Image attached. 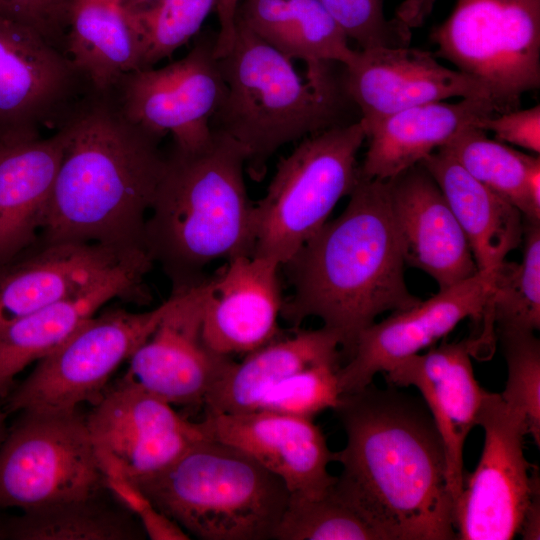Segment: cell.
Returning <instances> with one entry per match:
<instances>
[{
    "instance_id": "obj_1",
    "label": "cell",
    "mask_w": 540,
    "mask_h": 540,
    "mask_svg": "<svg viewBox=\"0 0 540 540\" xmlns=\"http://www.w3.org/2000/svg\"><path fill=\"white\" fill-rule=\"evenodd\" d=\"M335 492L383 540H457L444 445L423 399L396 386L342 394Z\"/></svg>"
},
{
    "instance_id": "obj_2",
    "label": "cell",
    "mask_w": 540,
    "mask_h": 540,
    "mask_svg": "<svg viewBox=\"0 0 540 540\" xmlns=\"http://www.w3.org/2000/svg\"><path fill=\"white\" fill-rule=\"evenodd\" d=\"M60 129L63 154L39 235L146 250L163 137L130 121L110 92L92 91Z\"/></svg>"
},
{
    "instance_id": "obj_3",
    "label": "cell",
    "mask_w": 540,
    "mask_h": 540,
    "mask_svg": "<svg viewBox=\"0 0 540 540\" xmlns=\"http://www.w3.org/2000/svg\"><path fill=\"white\" fill-rule=\"evenodd\" d=\"M348 196L343 212L281 266L291 286L281 316L295 326L319 318L349 358L359 334L379 315L421 300L405 282L386 180L359 176Z\"/></svg>"
},
{
    "instance_id": "obj_4",
    "label": "cell",
    "mask_w": 540,
    "mask_h": 540,
    "mask_svg": "<svg viewBox=\"0 0 540 540\" xmlns=\"http://www.w3.org/2000/svg\"><path fill=\"white\" fill-rule=\"evenodd\" d=\"M247 155L228 135L212 128L193 149H173L144 229V246L172 284V292L192 288L217 260L252 256L254 203L245 183Z\"/></svg>"
},
{
    "instance_id": "obj_5",
    "label": "cell",
    "mask_w": 540,
    "mask_h": 540,
    "mask_svg": "<svg viewBox=\"0 0 540 540\" xmlns=\"http://www.w3.org/2000/svg\"><path fill=\"white\" fill-rule=\"evenodd\" d=\"M219 64L226 91L211 127L243 147L246 173L255 181L283 146L351 123L345 115L354 104L337 63L307 65L302 76L293 60L236 19L233 45Z\"/></svg>"
},
{
    "instance_id": "obj_6",
    "label": "cell",
    "mask_w": 540,
    "mask_h": 540,
    "mask_svg": "<svg viewBox=\"0 0 540 540\" xmlns=\"http://www.w3.org/2000/svg\"><path fill=\"white\" fill-rule=\"evenodd\" d=\"M132 481L160 511L202 540L273 539L290 498L278 476L212 437L165 469Z\"/></svg>"
},
{
    "instance_id": "obj_7",
    "label": "cell",
    "mask_w": 540,
    "mask_h": 540,
    "mask_svg": "<svg viewBox=\"0 0 540 540\" xmlns=\"http://www.w3.org/2000/svg\"><path fill=\"white\" fill-rule=\"evenodd\" d=\"M365 139L358 119L300 140L280 159L266 193L254 203L253 256L282 266L318 232L356 185Z\"/></svg>"
},
{
    "instance_id": "obj_8",
    "label": "cell",
    "mask_w": 540,
    "mask_h": 540,
    "mask_svg": "<svg viewBox=\"0 0 540 540\" xmlns=\"http://www.w3.org/2000/svg\"><path fill=\"white\" fill-rule=\"evenodd\" d=\"M104 476L85 415L21 412L0 445V507L23 512L96 499Z\"/></svg>"
},
{
    "instance_id": "obj_9",
    "label": "cell",
    "mask_w": 540,
    "mask_h": 540,
    "mask_svg": "<svg viewBox=\"0 0 540 540\" xmlns=\"http://www.w3.org/2000/svg\"><path fill=\"white\" fill-rule=\"evenodd\" d=\"M434 54L480 81L501 112L540 86V0H457Z\"/></svg>"
},
{
    "instance_id": "obj_10",
    "label": "cell",
    "mask_w": 540,
    "mask_h": 540,
    "mask_svg": "<svg viewBox=\"0 0 540 540\" xmlns=\"http://www.w3.org/2000/svg\"><path fill=\"white\" fill-rule=\"evenodd\" d=\"M175 295L156 308L131 312L106 309L40 359L30 375L6 397L8 412L71 411L95 404L118 366L155 331Z\"/></svg>"
},
{
    "instance_id": "obj_11",
    "label": "cell",
    "mask_w": 540,
    "mask_h": 540,
    "mask_svg": "<svg viewBox=\"0 0 540 540\" xmlns=\"http://www.w3.org/2000/svg\"><path fill=\"white\" fill-rule=\"evenodd\" d=\"M484 431L479 462L464 472L454 504L457 540H511L540 492L539 471L524 454V416L500 393H486L477 418Z\"/></svg>"
},
{
    "instance_id": "obj_12",
    "label": "cell",
    "mask_w": 540,
    "mask_h": 540,
    "mask_svg": "<svg viewBox=\"0 0 540 540\" xmlns=\"http://www.w3.org/2000/svg\"><path fill=\"white\" fill-rule=\"evenodd\" d=\"M215 39L202 35L181 59L129 72L108 92L136 125L161 137L170 134L177 148H196L210 138L226 91Z\"/></svg>"
},
{
    "instance_id": "obj_13",
    "label": "cell",
    "mask_w": 540,
    "mask_h": 540,
    "mask_svg": "<svg viewBox=\"0 0 540 540\" xmlns=\"http://www.w3.org/2000/svg\"><path fill=\"white\" fill-rule=\"evenodd\" d=\"M92 91L65 52L0 15V141L57 131Z\"/></svg>"
},
{
    "instance_id": "obj_14",
    "label": "cell",
    "mask_w": 540,
    "mask_h": 540,
    "mask_svg": "<svg viewBox=\"0 0 540 540\" xmlns=\"http://www.w3.org/2000/svg\"><path fill=\"white\" fill-rule=\"evenodd\" d=\"M101 470L134 480L157 473L198 441L203 422L183 418L172 404L122 377L85 415Z\"/></svg>"
},
{
    "instance_id": "obj_15",
    "label": "cell",
    "mask_w": 540,
    "mask_h": 540,
    "mask_svg": "<svg viewBox=\"0 0 540 540\" xmlns=\"http://www.w3.org/2000/svg\"><path fill=\"white\" fill-rule=\"evenodd\" d=\"M495 270L478 271L363 330L347 363L338 369L342 394L364 389L377 373H385L400 361L421 353L462 320H482L492 295Z\"/></svg>"
},
{
    "instance_id": "obj_16",
    "label": "cell",
    "mask_w": 540,
    "mask_h": 540,
    "mask_svg": "<svg viewBox=\"0 0 540 540\" xmlns=\"http://www.w3.org/2000/svg\"><path fill=\"white\" fill-rule=\"evenodd\" d=\"M205 281L172 292L173 305L128 359L124 377L172 405H203L235 362L213 352L203 340Z\"/></svg>"
},
{
    "instance_id": "obj_17",
    "label": "cell",
    "mask_w": 540,
    "mask_h": 540,
    "mask_svg": "<svg viewBox=\"0 0 540 540\" xmlns=\"http://www.w3.org/2000/svg\"><path fill=\"white\" fill-rule=\"evenodd\" d=\"M146 256L149 254L144 249L124 250L38 235L32 244L0 264V329L84 292Z\"/></svg>"
},
{
    "instance_id": "obj_18",
    "label": "cell",
    "mask_w": 540,
    "mask_h": 540,
    "mask_svg": "<svg viewBox=\"0 0 540 540\" xmlns=\"http://www.w3.org/2000/svg\"><path fill=\"white\" fill-rule=\"evenodd\" d=\"M436 58L409 46L358 50L354 61L343 66V84L364 127L403 109L455 97L494 102L480 81Z\"/></svg>"
},
{
    "instance_id": "obj_19",
    "label": "cell",
    "mask_w": 540,
    "mask_h": 540,
    "mask_svg": "<svg viewBox=\"0 0 540 540\" xmlns=\"http://www.w3.org/2000/svg\"><path fill=\"white\" fill-rule=\"evenodd\" d=\"M479 357L475 337L442 343L410 356L385 372L389 385L420 392L444 445L447 482L454 504L461 492L463 451L487 393L475 378L471 357Z\"/></svg>"
},
{
    "instance_id": "obj_20",
    "label": "cell",
    "mask_w": 540,
    "mask_h": 540,
    "mask_svg": "<svg viewBox=\"0 0 540 540\" xmlns=\"http://www.w3.org/2000/svg\"><path fill=\"white\" fill-rule=\"evenodd\" d=\"M210 437L230 444L278 476L291 497L315 498L333 486L332 451L313 419L255 410L206 414Z\"/></svg>"
},
{
    "instance_id": "obj_21",
    "label": "cell",
    "mask_w": 540,
    "mask_h": 540,
    "mask_svg": "<svg viewBox=\"0 0 540 540\" xmlns=\"http://www.w3.org/2000/svg\"><path fill=\"white\" fill-rule=\"evenodd\" d=\"M405 264L449 288L478 272L467 238L438 184L420 163L386 180Z\"/></svg>"
},
{
    "instance_id": "obj_22",
    "label": "cell",
    "mask_w": 540,
    "mask_h": 540,
    "mask_svg": "<svg viewBox=\"0 0 540 540\" xmlns=\"http://www.w3.org/2000/svg\"><path fill=\"white\" fill-rule=\"evenodd\" d=\"M280 268L268 258L239 256L206 279L202 337L209 349L246 355L277 339L284 300Z\"/></svg>"
},
{
    "instance_id": "obj_23",
    "label": "cell",
    "mask_w": 540,
    "mask_h": 540,
    "mask_svg": "<svg viewBox=\"0 0 540 540\" xmlns=\"http://www.w3.org/2000/svg\"><path fill=\"white\" fill-rule=\"evenodd\" d=\"M143 257L77 295L23 316L0 329V400L6 399L16 375L63 344L106 303L119 299L147 304L145 282L153 266Z\"/></svg>"
},
{
    "instance_id": "obj_24",
    "label": "cell",
    "mask_w": 540,
    "mask_h": 540,
    "mask_svg": "<svg viewBox=\"0 0 540 540\" xmlns=\"http://www.w3.org/2000/svg\"><path fill=\"white\" fill-rule=\"evenodd\" d=\"M500 113L484 98H462L413 106L364 127L369 146L361 166L365 179L388 180L419 164L461 130Z\"/></svg>"
},
{
    "instance_id": "obj_25",
    "label": "cell",
    "mask_w": 540,
    "mask_h": 540,
    "mask_svg": "<svg viewBox=\"0 0 540 540\" xmlns=\"http://www.w3.org/2000/svg\"><path fill=\"white\" fill-rule=\"evenodd\" d=\"M62 154L61 129L0 141V264L37 239Z\"/></svg>"
},
{
    "instance_id": "obj_26",
    "label": "cell",
    "mask_w": 540,
    "mask_h": 540,
    "mask_svg": "<svg viewBox=\"0 0 540 540\" xmlns=\"http://www.w3.org/2000/svg\"><path fill=\"white\" fill-rule=\"evenodd\" d=\"M434 178L461 226L478 271H493L523 239L524 216L473 178L446 150L420 162Z\"/></svg>"
},
{
    "instance_id": "obj_27",
    "label": "cell",
    "mask_w": 540,
    "mask_h": 540,
    "mask_svg": "<svg viewBox=\"0 0 540 540\" xmlns=\"http://www.w3.org/2000/svg\"><path fill=\"white\" fill-rule=\"evenodd\" d=\"M340 339L322 326L275 339L234 362L208 393L206 414L255 411L265 393L296 372L321 363H338Z\"/></svg>"
},
{
    "instance_id": "obj_28",
    "label": "cell",
    "mask_w": 540,
    "mask_h": 540,
    "mask_svg": "<svg viewBox=\"0 0 540 540\" xmlns=\"http://www.w3.org/2000/svg\"><path fill=\"white\" fill-rule=\"evenodd\" d=\"M66 54L93 91H110L121 77L140 69V50L125 13L116 3L76 0Z\"/></svg>"
},
{
    "instance_id": "obj_29",
    "label": "cell",
    "mask_w": 540,
    "mask_h": 540,
    "mask_svg": "<svg viewBox=\"0 0 540 540\" xmlns=\"http://www.w3.org/2000/svg\"><path fill=\"white\" fill-rule=\"evenodd\" d=\"M523 258L495 270L492 295L482 317L480 335L495 339L503 329H540V221L524 219Z\"/></svg>"
},
{
    "instance_id": "obj_30",
    "label": "cell",
    "mask_w": 540,
    "mask_h": 540,
    "mask_svg": "<svg viewBox=\"0 0 540 540\" xmlns=\"http://www.w3.org/2000/svg\"><path fill=\"white\" fill-rule=\"evenodd\" d=\"M473 178L513 204L529 221H540L526 189V177L534 156L488 138L475 126L457 133L443 147Z\"/></svg>"
},
{
    "instance_id": "obj_31",
    "label": "cell",
    "mask_w": 540,
    "mask_h": 540,
    "mask_svg": "<svg viewBox=\"0 0 540 540\" xmlns=\"http://www.w3.org/2000/svg\"><path fill=\"white\" fill-rule=\"evenodd\" d=\"M135 534L123 515L96 499L23 512L3 523V538L24 540H124Z\"/></svg>"
},
{
    "instance_id": "obj_32",
    "label": "cell",
    "mask_w": 540,
    "mask_h": 540,
    "mask_svg": "<svg viewBox=\"0 0 540 540\" xmlns=\"http://www.w3.org/2000/svg\"><path fill=\"white\" fill-rule=\"evenodd\" d=\"M216 0H158L124 11L140 50V69L171 56L200 30Z\"/></svg>"
},
{
    "instance_id": "obj_33",
    "label": "cell",
    "mask_w": 540,
    "mask_h": 540,
    "mask_svg": "<svg viewBox=\"0 0 540 540\" xmlns=\"http://www.w3.org/2000/svg\"><path fill=\"white\" fill-rule=\"evenodd\" d=\"M273 539L383 540L380 533L335 492L333 486L320 497L290 496Z\"/></svg>"
},
{
    "instance_id": "obj_34",
    "label": "cell",
    "mask_w": 540,
    "mask_h": 540,
    "mask_svg": "<svg viewBox=\"0 0 540 540\" xmlns=\"http://www.w3.org/2000/svg\"><path fill=\"white\" fill-rule=\"evenodd\" d=\"M290 15L277 49L291 60L307 65L351 64L358 51L318 0H289Z\"/></svg>"
},
{
    "instance_id": "obj_35",
    "label": "cell",
    "mask_w": 540,
    "mask_h": 540,
    "mask_svg": "<svg viewBox=\"0 0 540 540\" xmlns=\"http://www.w3.org/2000/svg\"><path fill=\"white\" fill-rule=\"evenodd\" d=\"M507 364L501 396L525 419L527 432L540 447V341L535 332L496 330Z\"/></svg>"
},
{
    "instance_id": "obj_36",
    "label": "cell",
    "mask_w": 540,
    "mask_h": 540,
    "mask_svg": "<svg viewBox=\"0 0 540 540\" xmlns=\"http://www.w3.org/2000/svg\"><path fill=\"white\" fill-rule=\"evenodd\" d=\"M338 363H321L302 369L270 388L257 410L313 419L335 409L342 395Z\"/></svg>"
},
{
    "instance_id": "obj_37",
    "label": "cell",
    "mask_w": 540,
    "mask_h": 540,
    "mask_svg": "<svg viewBox=\"0 0 540 540\" xmlns=\"http://www.w3.org/2000/svg\"><path fill=\"white\" fill-rule=\"evenodd\" d=\"M360 50L409 46L411 30L387 19L384 0H318Z\"/></svg>"
},
{
    "instance_id": "obj_38",
    "label": "cell",
    "mask_w": 540,
    "mask_h": 540,
    "mask_svg": "<svg viewBox=\"0 0 540 540\" xmlns=\"http://www.w3.org/2000/svg\"><path fill=\"white\" fill-rule=\"evenodd\" d=\"M76 0H0V15L39 33L66 53V37Z\"/></svg>"
},
{
    "instance_id": "obj_39",
    "label": "cell",
    "mask_w": 540,
    "mask_h": 540,
    "mask_svg": "<svg viewBox=\"0 0 540 540\" xmlns=\"http://www.w3.org/2000/svg\"><path fill=\"white\" fill-rule=\"evenodd\" d=\"M491 131L495 139L512 144L537 155L540 152V106L523 110H508L485 117L476 125Z\"/></svg>"
},
{
    "instance_id": "obj_40",
    "label": "cell",
    "mask_w": 540,
    "mask_h": 540,
    "mask_svg": "<svg viewBox=\"0 0 540 540\" xmlns=\"http://www.w3.org/2000/svg\"><path fill=\"white\" fill-rule=\"evenodd\" d=\"M241 0H216L219 31L215 39V55L219 59L231 49L236 33L237 11Z\"/></svg>"
},
{
    "instance_id": "obj_41",
    "label": "cell",
    "mask_w": 540,
    "mask_h": 540,
    "mask_svg": "<svg viewBox=\"0 0 540 540\" xmlns=\"http://www.w3.org/2000/svg\"><path fill=\"white\" fill-rule=\"evenodd\" d=\"M437 0H403L395 10V19L409 30L419 28L431 14Z\"/></svg>"
},
{
    "instance_id": "obj_42",
    "label": "cell",
    "mask_w": 540,
    "mask_h": 540,
    "mask_svg": "<svg viewBox=\"0 0 540 540\" xmlns=\"http://www.w3.org/2000/svg\"><path fill=\"white\" fill-rule=\"evenodd\" d=\"M518 534L523 540L540 539V492L533 496L528 505Z\"/></svg>"
},
{
    "instance_id": "obj_43",
    "label": "cell",
    "mask_w": 540,
    "mask_h": 540,
    "mask_svg": "<svg viewBox=\"0 0 540 540\" xmlns=\"http://www.w3.org/2000/svg\"><path fill=\"white\" fill-rule=\"evenodd\" d=\"M158 0H118V5L124 11H131L148 6Z\"/></svg>"
},
{
    "instance_id": "obj_44",
    "label": "cell",
    "mask_w": 540,
    "mask_h": 540,
    "mask_svg": "<svg viewBox=\"0 0 540 540\" xmlns=\"http://www.w3.org/2000/svg\"><path fill=\"white\" fill-rule=\"evenodd\" d=\"M7 414L6 412L2 411L0 409V445L5 439L7 432H8V425H7Z\"/></svg>"
},
{
    "instance_id": "obj_45",
    "label": "cell",
    "mask_w": 540,
    "mask_h": 540,
    "mask_svg": "<svg viewBox=\"0 0 540 540\" xmlns=\"http://www.w3.org/2000/svg\"><path fill=\"white\" fill-rule=\"evenodd\" d=\"M100 1H105V2H111V3L118 4V0H100Z\"/></svg>"
},
{
    "instance_id": "obj_46",
    "label": "cell",
    "mask_w": 540,
    "mask_h": 540,
    "mask_svg": "<svg viewBox=\"0 0 540 540\" xmlns=\"http://www.w3.org/2000/svg\"><path fill=\"white\" fill-rule=\"evenodd\" d=\"M2 522H0V538H2Z\"/></svg>"
}]
</instances>
